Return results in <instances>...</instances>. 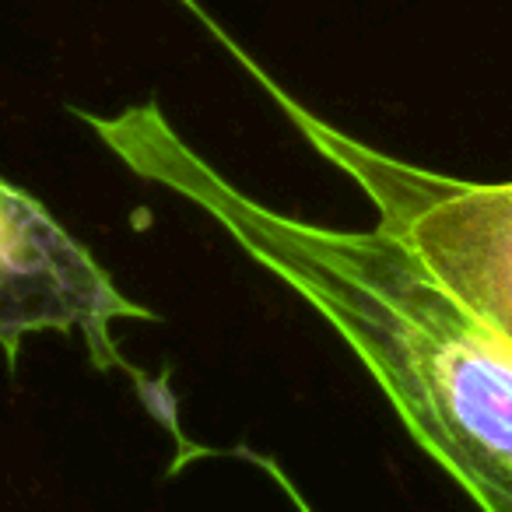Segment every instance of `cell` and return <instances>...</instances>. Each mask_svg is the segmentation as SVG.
Returning <instances> with one entry per match:
<instances>
[{
  "mask_svg": "<svg viewBox=\"0 0 512 512\" xmlns=\"http://www.w3.org/2000/svg\"><path fill=\"white\" fill-rule=\"evenodd\" d=\"M85 123L134 176L200 207L309 302L404 421L411 439L474 498L512 512V344L474 316L397 235L344 232L264 207L207 165L155 102Z\"/></svg>",
  "mask_w": 512,
  "mask_h": 512,
  "instance_id": "6da1fadb",
  "label": "cell"
},
{
  "mask_svg": "<svg viewBox=\"0 0 512 512\" xmlns=\"http://www.w3.org/2000/svg\"><path fill=\"white\" fill-rule=\"evenodd\" d=\"M302 134L351 176L376 207L379 228L397 235L421 264L512 344V183H470L386 158L278 92Z\"/></svg>",
  "mask_w": 512,
  "mask_h": 512,
  "instance_id": "7a4b0ae2",
  "label": "cell"
},
{
  "mask_svg": "<svg viewBox=\"0 0 512 512\" xmlns=\"http://www.w3.org/2000/svg\"><path fill=\"white\" fill-rule=\"evenodd\" d=\"M120 320H155V313L127 299L32 193L0 179V351L8 372H18L29 337L78 334L95 369H123L141 383V372L116 351Z\"/></svg>",
  "mask_w": 512,
  "mask_h": 512,
  "instance_id": "3957f363",
  "label": "cell"
}]
</instances>
